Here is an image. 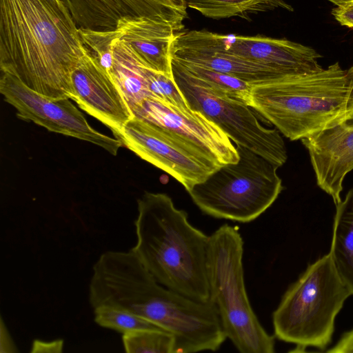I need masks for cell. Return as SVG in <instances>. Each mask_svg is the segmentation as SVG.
<instances>
[{
  "label": "cell",
  "instance_id": "6da1fadb",
  "mask_svg": "<svg viewBox=\"0 0 353 353\" xmlns=\"http://www.w3.org/2000/svg\"><path fill=\"white\" fill-rule=\"evenodd\" d=\"M88 51L63 0H0V68L30 89L73 100L72 74Z\"/></svg>",
  "mask_w": 353,
  "mask_h": 353
},
{
  "label": "cell",
  "instance_id": "7a4b0ae2",
  "mask_svg": "<svg viewBox=\"0 0 353 353\" xmlns=\"http://www.w3.org/2000/svg\"><path fill=\"white\" fill-rule=\"evenodd\" d=\"M89 299L93 308L125 310L170 332L174 353L214 352L227 339L211 301L199 302L160 284L131 250L110 251L101 259Z\"/></svg>",
  "mask_w": 353,
  "mask_h": 353
},
{
  "label": "cell",
  "instance_id": "3957f363",
  "mask_svg": "<svg viewBox=\"0 0 353 353\" xmlns=\"http://www.w3.org/2000/svg\"><path fill=\"white\" fill-rule=\"evenodd\" d=\"M137 242L130 250L163 286L194 301H210V236L165 193L145 192L137 201Z\"/></svg>",
  "mask_w": 353,
  "mask_h": 353
},
{
  "label": "cell",
  "instance_id": "277c9868",
  "mask_svg": "<svg viewBox=\"0 0 353 353\" xmlns=\"http://www.w3.org/2000/svg\"><path fill=\"white\" fill-rule=\"evenodd\" d=\"M248 105L286 138L301 140L353 120V66L250 83Z\"/></svg>",
  "mask_w": 353,
  "mask_h": 353
},
{
  "label": "cell",
  "instance_id": "5b68a950",
  "mask_svg": "<svg viewBox=\"0 0 353 353\" xmlns=\"http://www.w3.org/2000/svg\"><path fill=\"white\" fill-rule=\"evenodd\" d=\"M352 295L330 253L309 265L281 298L272 314L274 336L304 351L325 350L332 341L335 319Z\"/></svg>",
  "mask_w": 353,
  "mask_h": 353
},
{
  "label": "cell",
  "instance_id": "8992f818",
  "mask_svg": "<svg viewBox=\"0 0 353 353\" xmlns=\"http://www.w3.org/2000/svg\"><path fill=\"white\" fill-rule=\"evenodd\" d=\"M243 245L239 228L228 223L210 235V301L216 307L226 338L239 352L273 353L274 337L261 324L246 292Z\"/></svg>",
  "mask_w": 353,
  "mask_h": 353
},
{
  "label": "cell",
  "instance_id": "52a82bcc",
  "mask_svg": "<svg viewBox=\"0 0 353 353\" xmlns=\"http://www.w3.org/2000/svg\"><path fill=\"white\" fill-rule=\"evenodd\" d=\"M239 159L221 165L187 192L204 214L249 223L261 215L283 189L277 165L236 145Z\"/></svg>",
  "mask_w": 353,
  "mask_h": 353
},
{
  "label": "cell",
  "instance_id": "ba28073f",
  "mask_svg": "<svg viewBox=\"0 0 353 353\" xmlns=\"http://www.w3.org/2000/svg\"><path fill=\"white\" fill-rule=\"evenodd\" d=\"M173 79L190 107L217 125L236 145L245 147L279 167L288 159L281 132L264 127L245 103L218 92L171 58Z\"/></svg>",
  "mask_w": 353,
  "mask_h": 353
},
{
  "label": "cell",
  "instance_id": "9c48e42d",
  "mask_svg": "<svg viewBox=\"0 0 353 353\" xmlns=\"http://www.w3.org/2000/svg\"><path fill=\"white\" fill-rule=\"evenodd\" d=\"M117 139L141 159L169 174L187 191L221 166L199 147L134 117Z\"/></svg>",
  "mask_w": 353,
  "mask_h": 353
},
{
  "label": "cell",
  "instance_id": "30bf717a",
  "mask_svg": "<svg viewBox=\"0 0 353 353\" xmlns=\"http://www.w3.org/2000/svg\"><path fill=\"white\" fill-rule=\"evenodd\" d=\"M0 92L22 120L32 121L50 132L90 142L114 156L123 145L119 139L94 130L70 99L41 94L6 72H2L0 79Z\"/></svg>",
  "mask_w": 353,
  "mask_h": 353
},
{
  "label": "cell",
  "instance_id": "8fae6325",
  "mask_svg": "<svg viewBox=\"0 0 353 353\" xmlns=\"http://www.w3.org/2000/svg\"><path fill=\"white\" fill-rule=\"evenodd\" d=\"M131 111L133 117L171 131L203 149L221 165L239 159L236 145L230 139L199 111H183L154 97L144 99Z\"/></svg>",
  "mask_w": 353,
  "mask_h": 353
},
{
  "label": "cell",
  "instance_id": "7c38bea8",
  "mask_svg": "<svg viewBox=\"0 0 353 353\" xmlns=\"http://www.w3.org/2000/svg\"><path fill=\"white\" fill-rule=\"evenodd\" d=\"M170 57L248 83L285 76L271 67L230 52L225 46L224 35L205 30L179 32L171 44Z\"/></svg>",
  "mask_w": 353,
  "mask_h": 353
},
{
  "label": "cell",
  "instance_id": "4fadbf2b",
  "mask_svg": "<svg viewBox=\"0 0 353 353\" xmlns=\"http://www.w3.org/2000/svg\"><path fill=\"white\" fill-rule=\"evenodd\" d=\"M72 86V101L109 128L116 138L133 117L119 87L89 52L73 72Z\"/></svg>",
  "mask_w": 353,
  "mask_h": 353
},
{
  "label": "cell",
  "instance_id": "5bb4252c",
  "mask_svg": "<svg viewBox=\"0 0 353 353\" xmlns=\"http://www.w3.org/2000/svg\"><path fill=\"white\" fill-rule=\"evenodd\" d=\"M301 141L308 151L318 186L337 204L343 180L353 170V120Z\"/></svg>",
  "mask_w": 353,
  "mask_h": 353
},
{
  "label": "cell",
  "instance_id": "9a60e30c",
  "mask_svg": "<svg viewBox=\"0 0 353 353\" xmlns=\"http://www.w3.org/2000/svg\"><path fill=\"white\" fill-rule=\"evenodd\" d=\"M227 49L240 57L271 67L283 75L318 72L321 54L314 48L288 39L261 35H224Z\"/></svg>",
  "mask_w": 353,
  "mask_h": 353
},
{
  "label": "cell",
  "instance_id": "2e32d148",
  "mask_svg": "<svg viewBox=\"0 0 353 353\" xmlns=\"http://www.w3.org/2000/svg\"><path fill=\"white\" fill-rule=\"evenodd\" d=\"M150 69L172 77L170 46L180 32L174 26L151 17H125L114 29Z\"/></svg>",
  "mask_w": 353,
  "mask_h": 353
},
{
  "label": "cell",
  "instance_id": "e0dca14e",
  "mask_svg": "<svg viewBox=\"0 0 353 353\" xmlns=\"http://www.w3.org/2000/svg\"><path fill=\"white\" fill-rule=\"evenodd\" d=\"M114 32L112 59L106 71L121 89L131 110L144 99L153 97L144 77L148 66L132 47Z\"/></svg>",
  "mask_w": 353,
  "mask_h": 353
},
{
  "label": "cell",
  "instance_id": "ac0fdd59",
  "mask_svg": "<svg viewBox=\"0 0 353 353\" xmlns=\"http://www.w3.org/2000/svg\"><path fill=\"white\" fill-rule=\"evenodd\" d=\"M329 253L339 275L353 295V188L336 204Z\"/></svg>",
  "mask_w": 353,
  "mask_h": 353
},
{
  "label": "cell",
  "instance_id": "d6986e66",
  "mask_svg": "<svg viewBox=\"0 0 353 353\" xmlns=\"http://www.w3.org/2000/svg\"><path fill=\"white\" fill-rule=\"evenodd\" d=\"M187 7L202 15L220 19L239 17L246 18L250 14L283 8H293L284 0H185Z\"/></svg>",
  "mask_w": 353,
  "mask_h": 353
},
{
  "label": "cell",
  "instance_id": "ffe728a7",
  "mask_svg": "<svg viewBox=\"0 0 353 353\" xmlns=\"http://www.w3.org/2000/svg\"><path fill=\"white\" fill-rule=\"evenodd\" d=\"M176 61L189 74L211 89L248 105L251 84L232 75Z\"/></svg>",
  "mask_w": 353,
  "mask_h": 353
},
{
  "label": "cell",
  "instance_id": "44dd1931",
  "mask_svg": "<svg viewBox=\"0 0 353 353\" xmlns=\"http://www.w3.org/2000/svg\"><path fill=\"white\" fill-rule=\"evenodd\" d=\"M128 353H174V335L161 328L141 329L123 334Z\"/></svg>",
  "mask_w": 353,
  "mask_h": 353
},
{
  "label": "cell",
  "instance_id": "7402d4cb",
  "mask_svg": "<svg viewBox=\"0 0 353 353\" xmlns=\"http://www.w3.org/2000/svg\"><path fill=\"white\" fill-rule=\"evenodd\" d=\"M93 310L94 321L99 325L116 330L123 334L141 329L161 328L125 310L109 306H101Z\"/></svg>",
  "mask_w": 353,
  "mask_h": 353
},
{
  "label": "cell",
  "instance_id": "603a6c76",
  "mask_svg": "<svg viewBox=\"0 0 353 353\" xmlns=\"http://www.w3.org/2000/svg\"><path fill=\"white\" fill-rule=\"evenodd\" d=\"M144 77L148 88L153 97L164 100L183 111L192 110L176 85L173 76L169 77L145 67Z\"/></svg>",
  "mask_w": 353,
  "mask_h": 353
},
{
  "label": "cell",
  "instance_id": "cb8c5ba5",
  "mask_svg": "<svg viewBox=\"0 0 353 353\" xmlns=\"http://www.w3.org/2000/svg\"><path fill=\"white\" fill-rule=\"evenodd\" d=\"M335 6L332 14L342 26L353 28V0H328Z\"/></svg>",
  "mask_w": 353,
  "mask_h": 353
},
{
  "label": "cell",
  "instance_id": "d4e9b609",
  "mask_svg": "<svg viewBox=\"0 0 353 353\" xmlns=\"http://www.w3.org/2000/svg\"><path fill=\"white\" fill-rule=\"evenodd\" d=\"M63 347L61 339L52 341L34 340L32 343L31 352H61Z\"/></svg>",
  "mask_w": 353,
  "mask_h": 353
},
{
  "label": "cell",
  "instance_id": "484cf974",
  "mask_svg": "<svg viewBox=\"0 0 353 353\" xmlns=\"http://www.w3.org/2000/svg\"><path fill=\"white\" fill-rule=\"evenodd\" d=\"M329 353H353V329L344 333L339 341L327 350Z\"/></svg>",
  "mask_w": 353,
  "mask_h": 353
},
{
  "label": "cell",
  "instance_id": "4316f807",
  "mask_svg": "<svg viewBox=\"0 0 353 353\" xmlns=\"http://www.w3.org/2000/svg\"><path fill=\"white\" fill-rule=\"evenodd\" d=\"M1 336L5 339V341H1V352L3 351V348L6 347V352H18L16 346L14 345L12 339L10 336V334L6 329V327L3 325V319H1Z\"/></svg>",
  "mask_w": 353,
  "mask_h": 353
}]
</instances>
